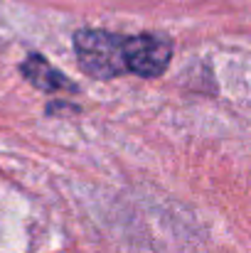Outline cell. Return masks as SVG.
I'll return each mask as SVG.
<instances>
[{
  "label": "cell",
  "mask_w": 251,
  "mask_h": 253,
  "mask_svg": "<svg viewBox=\"0 0 251 253\" xmlns=\"http://www.w3.org/2000/svg\"><path fill=\"white\" fill-rule=\"evenodd\" d=\"M126 74H136L143 79H155L167 69L172 59V42L163 35L143 32L133 37H123L121 44Z\"/></svg>",
  "instance_id": "2"
},
{
  "label": "cell",
  "mask_w": 251,
  "mask_h": 253,
  "mask_svg": "<svg viewBox=\"0 0 251 253\" xmlns=\"http://www.w3.org/2000/svg\"><path fill=\"white\" fill-rule=\"evenodd\" d=\"M20 74L45 93H57V91H77L74 82L64 77L59 69H54L42 54H27L25 62L20 64Z\"/></svg>",
  "instance_id": "3"
},
{
  "label": "cell",
  "mask_w": 251,
  "mask_h": 253,
  "mask_svg": "<svg viewBox=\"0 0 251 253\" xmlns=\"http://www.w3.org/2000/svg\"><path fill=\"white\" fill-rule=\"evenodd\" d=\"M72 44H74V54L79 59L82 72L89 74L91 79L111 82L126 74L123 54H121V44H123L121 35L108 32V30L82 27L74 32Z\"/></svg>",
  "instance_id": "1"
}]
</instances>
